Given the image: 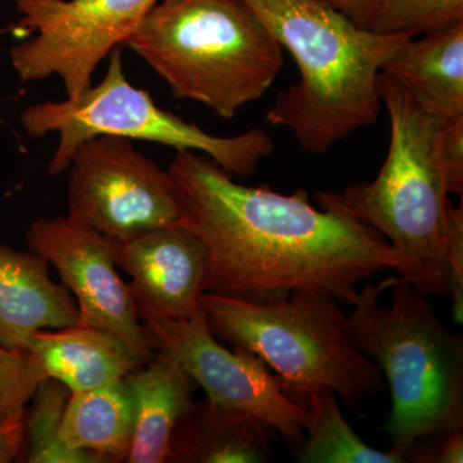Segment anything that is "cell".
<instances>
[{"instance_id":"1","label":"cell","mask_w":463,"mask_h":463,"mask_svg":"<svg viewBox=\"0 0 463 463\" xmlns=\"http://www.w3.org/2000/svg\"><path fill=\"white\" fill-rule=\"evenodd\" d=\"M181 224L203 243L205 292L241 300L328 295L352 307L358 286L397 268L383 234L306 190L283 194L249 187L212 158L178 151L167 167Z\"/></svg>"},{"instance_id":"2","label":"cell","mask_w":463,"mask_h":463,"mask_svg":"<svg viewBox=\"0 0 463 463\" xmlns=\"http://www.w3.org/2000/svg\"><path fill=\"white\" fill-rule=\"evenodd\" d=\"M297 62L300 80L277 94L267 121L307 154L325 155L379 118L380 72L410 36L356 26L318 0H243Z\"/></svg>"},{"instance_id":"3","label":"cell","mask_w":463,"mask_h":463,"mask_svg":"<svg viewBox=\"0 0 463 463\" xmlns=\"http://www.w3.org/2000/svg\"><path fill=\"white\" fill-rule=\"evenodd\" d=\"M377 84L390 120L379 174L343 192L318 191L315 199L383 234L397 257V276L414 288L449 298L444 248L450 200L441 165L447 120L386 72Z\"/></svg>"},{"instance_id":"4","label":"cell","mask_w":463,"mask_h":463,"mask_svg":"<svg viewBox=\"0 0 463 463\" xmlns=\"http://www.w3.org/2000/svg\"><path fill=\"white\" fill-rule=\"evenodd\" d=\"M352 307L349 339L385 374L392 392L383 426L392 450L404 458L419 441L463 430V336L444 327L430 295L392 276L365 281Z\"/></svg>"},{"instance_id":"5","label":"cell","mask_w":463,"mask_h":463,"mask_svg":"<svg viewBox=\"0 0 463 463\" xmlns=\"http://www.w3.org/2000/svg\"><path fill=\"white\" fill-rule=\"evenodd\" d=\"M172 90L231 120L279 75V42L243 0H158L127 43Z\"/></svg>"},{"instance_id":"6","label":"cell","mask_w":463,"mask_h":463,"mask_svg":"<svg viewBox=\"0 0 463 463\" xmlns=\"http://www.w3.org/2000/svg\"><path fill=\"white\" fill-rule=\"evenodd\" d=\"M340 306L313 292L265 303L205 292L200 300L216 339L261 359L297 403L328 389L355 410L383 389V374L353 345Z\"/></svg>"},{"instance_id":"7","label":"cell","mask_w":463,"mask_h":463,"mask_svg":"<svg viewBox=\"0 0 463 463\" xmlns=\"http://www.w3.org/2000/svg\"><path fill=\"white\" fill-rule=\"evenodd\" d=\"M20 121L30 138L58 134L57 149L47 167L52 176L67 172L76 148L99 136L158 143L176 152H197L241 179L257 173L261 161L274 151L272 137L259 128L219 137L158 108L148 91L128 80L121 47L109 54L106 74L99 84L79 96L29 106L21 112Z\"/></svg>"},{"instance_id":"8","label":"cell","mask_w":463,"mask_h":463,"mask_svg":"<svg viewBox=\"0 0 463 463\" xmlns=\"http://www.w3.org/2000/svg\"><path fill=\"white\" fill-rule=\"evenodd\" d=\"M158 0H16L18 29L33 33L9 51L21 81L57 76L67 97L93 85L111 52L123 47Z\"/></svg>"},{"instance_id":"9","label":"cell","mask_w":463,"mask_h":463,"mask_svg":"<svg viewBox=\"0 0 463 463\" xmlns=\"http://www.w3.org/2000/svg\"><path fill=\"white\" fill-rule=\"evenodd\" d=\"M69 172V216L116 241L181 224L172 178L130 139L99 136L81 143Z\"/></svg>"},{"instance_id":"10","label":"cell","mask_w":463,"mask_h":463,"mask_svg":"<svg viewBox=\"0 0 463 463\" xmlns=\"http://www.w3.org/2000/svg\"><path fill=\"white\" fill-rule=\"evenodd\" d=\"M157 349L170 353L213 403L254 417L300 444L306 414L258 356L230 349L207 327L203 310L187 319L142 322Z\"/></svg>"},{"instance_id":"11","label":"cell","mask_w":463,"mask_h":463,"mask_svg":"<svg viewBox=\"0 0 463 463\" xmlns=\"http://www.w3.org/2000/svg\"><path fill=\"white\" fill-rule=\"evenodd\" d=\"M26 241L57 270L78 306L79 323L132 339L148 336L116 265L118 241L69 215L36 219Z\"/></svg>"},{"instance_id":"12","label":"cell","mask_w":463,"mask_h":463,"mask_svg":"<svg viewBox=\"0 0 463 463\" xmlns=\"http://www.w3.org/2000/svg\"><path fill=\"white\" fill-rule=\"evenodd\" d=\"M116 265L129 277L128 288L141 322L187 319L200 312L205 249L182 225H163L118 241Z\"/></svg>"},{"instance_id":"13","label":"cell","mask_w":463,"mask_h":463,"mask_svg":"<svg viewBox=\"0 0 463 463\" xmlns=\"http://www.w3.org/2000/svg\"><path fill=\"white\" fill-rule=\"evenodd\" d=\"M26 349L38 359L45 376L75 392L124 380L147 364L157 346L149 334L145 339H132L76 323L36 332Z\"/></svg>"},{"instance_id":"14","label":"cell","mask_w":463,"mask_h":463,"mask_svg":"<svg viewBox=\"0 0 463 463\" xmlns=\"http://www.w3.org/2000/svg\"><path fill=\"white\" fill-rule=\"evenodd\" d=\"M76 323L74 298L51 279L48 261L32 250L0 245V345L26 349L36 332Z\"/></svg>"},{"instance_id":"15","label":"cell","mask_w":463,"mask_h":463,"mask_svg":"<svg viewBox=\"0 0 463 463\" xmlns=\"http://www.w3.org/2000/svg\"><path fill=\"white\" fill-rule=\"evenodd\" d=\"M124 381L133 408V439L127 462H167L174 429L194 403L196 383L163 349Z\"/></svg>"},{"instance_id":"16","label":"cell","mask_w":463,"mask_h":463,"mask_svg":"<svg viewBox=\"0 0 463 463\" xmlns=\"http://www.w3.org/2000/svg\"><path fill=\"white\" fill-rule=\"evenodd\" d=\"M277 431L209 399L194 402L174 429L172 463H265Z\"/></svg>"},{"instance_id":"17","label":"cell","mask_w":463,"mask_h":463,"mask_svg":"<svg viewBox=\"0 0 463 463\" xmlns=\"http://www.w3.org/2000/svg\"><path fill=\"white\" fill-rule=\"evenodd\" d=\"M383 72L397 79L444 120L463 118V23L411 38Z\"/></svg>"},{"instance_id":"18","label":"cell","mask_w":463,"mask_h":463,"mask_svg":"<svg viewBox=\"0 0 463 463\" xmlns=\"http://www.w3.org/2000/svg\"><path fill=\"white\" fill-rule=\"evenodd\" d=\"M133 439V408L124 380L70 394L61 440L106 463L127 462Z\"/></svg>"},{"instance_id":"19","label":"cell","mask_w":463,"mask_h":463,"mask_svg":"<svg viewBox=\"0 0 463 463\" xmlns=\"http://www.w3.org/2000/svg\"><path fill=\"white\" fill-rule=\"evenodd\" d=\"M306 414V431L298 446L301 463H405L394 450L368 446L347 423L332 390L317 389L298 399Z\"/></svg>"},{"instance_id":"20","label":"cell","mask_w":463,"mask_h":463,"mask_svg":"<svg viewBox=\"0 0 463 463\" xmlns=\"http://www.w3.org/2000/svg\"><path fill=\"white\" fill-rule=\"evenodd\" d=\"M70 394L63 383L50 377L39 383L25 412V462L106 463L99 456L71 450L61 440Z\"/></svg>"},{"instance_id":"21","label":"cell","mask_w":463,"mask_h":463,"mask_svg":"<svg viewBox=\"0 0 463 463\" xmlns=\"http://www.w3.org/2000/svg\"><path fill=\"white\" fill-rule=\"evenodd\" d=\"M463 23V0H383L373 32L419 35Z\"/></svg>"},{"instance_id":"22","label":"cell","mask_w":463,"mask_h":463,"mask_svg":"<svg viewBox=\"0 0 463 463\" xmlns=\"http://www.w3.org/2000/svg\"><path fill=\"white\" fill-rule=\"evenodd\" d=\"M45 379L41 364L29 350L0 345V414L25 419L27 405Z\"/></svg>"},{"instance_id":"23","label":"cell","mask_w":463,"mask_h":463,"mask_svg":"<svg viewBox=\"0 0 463 463\" xmlns=\"http://www.w3.org/2000/svg\"><path fill=\"white\" fill-rule=\"evenodd\" d=\"M447 282L452 301V316L457 325L463 323V203H448L446 248Z\"/></svg>"},{"instance_id":"24","label":"cell","mask_w":463,"mask_h":463,"mask_svg":"<svg viewBox=\"0 0 463 463\" xmlns=\"http://www.w3.org/2000/svg\"><path fill=\"white\" fill-rule=\"evenodd\" d=\"M441 165L448 194H463V118L447 121L441 138Z\"/></svg>"},{"instance_id":"25","label":"cell","mask_w":463,"mask_h":463,"mask_svg":"<svg viewBox=\"0 0 463 463\" xmlns=\"http://www.w3.org/2000/svg\"><path fill=\"white\" fill-rule=\"evenodd\" d=\"M405 463H462L463 430H453L414 444L404 455Z\"/></svg>"},{"instance_id":"26","label":"cell","mask_w":463,"mask_h":463,"mask_svg":"<svg viewBox=\"0 0 463 463\" xmlns=\"http://www.w3.org/2000/svg\"><path fill=\"white\" fill-rule=\"evenodd\" d=\"M25 453V419L0 414V463L18 461Z\"/></svg>"},{"instance_id":"27","label":"cell","mask_w":463,"mask_h":463,"mask_svg":"<svg viewBox=\"0 0 463 463\" xmlns=\"http://www.w3.org/2000/svg\"><path fill=\"white\" fill-rule=\"evenodd\" d=\"M339 12L347 20L352 21L356 26L371 30L379 14L383 0H318Z\"/></svg>"}]
</instances>
